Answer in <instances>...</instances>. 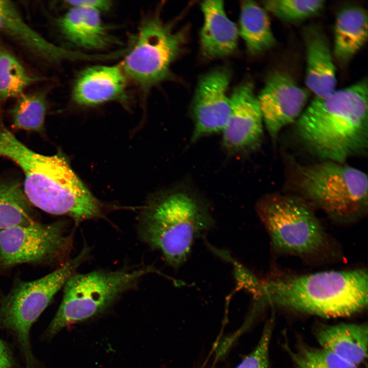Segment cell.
I'll return each mask as SVG.
<instances>
[{
  "mask_svg": "<svg viewBox=\"0 0 368 368\" xmlns=\"http://www.w3.org/2000/svg\"><path fill=\"white\" fill-rule=\"evenodd\" d=\"M273 323L269 321L256 347L236 368H269L268 350Z\"/></svg>",
  "mask_w": 368,
  "mask_h": 368,
  "instance_id": "obj_27",
  "label": "cell"
},
{
  "mask_svg": "<svg viewBox=\"0 0 368 368\" xmlns=\"http://www.w3.org/2000/svg\"><path fill=\"white\" fill-rule=\"evenodd\" d=\"M12 360L8 349L0 339V368H11Z\"/></svg>",
  "mask_w": 368,
  "mask_h": 368,
  "instance_id": "obj_29",
  "label": "cell"
},
{
  "mask_svg": "<svg viewBox=\"0 0 368 368\" xmlns=\"http://www.w3.org/2000/svg\"><path fill=\"white\" fill-rule=\"evenodd\" d=\"M288 351L298 368H357L356 365L323 348L300 344L294 351Z\"/></svg>",
  "mask_w": 368,
  "mask_h": 368,
  "instance_id": "obj_26",
  "label": "cell"
},
{
  "mask_svg": "<svg viewBox=\"0 0 368 368\" xmlns=\"http://www.w3.org/2000/svg\"><path fill=\"white\" fill-rule=\"evenodd\" d=\"M297 185L305 199L336 221L348 222L367 209V177L363 171L330 160L298 167Z\"/></svg>",
  "mask_w": 368,
  "mask_h": 368,
  "instance_id": "obj_5",
  "label": "cell"
},
{
  "mask_svg": "<svg viewBox=\"0 0 368 368\" xmlns=\"http://www.w3.org/2000/svg\"><path fill=\"white\" fill-rule=\"evenodd\" d=\"M240 24V34L252 54L264 52L275 44L269 16L266 10L256 2H242Z\"/></svg>",
  "mask_w": 368,
  "mask_h": 368,
  "instance_id": "obj_21",
  "label": "cell"
},
{
  "mask_svg": "<svg viewBox=\"0 0 368 368\" xmlns=\"http://www.w3.org/2000/svg\"><path fill=\"white\" fill-rule=\"evenodd\" d=\"M47 103L45 95L41 92L23 94L10 110L12 127L42 133L44 131Z\"/></svg>",
  "mask_w": 368,
  "mask_h": 368,
  "instance_id": "obj_24",
  "label": "cell"
},
{
  "mask_svg": "<svg viewBox=\"0 0 368 368\" xmlns=\"http://www.w3.org/2000/svg\"><path fill=\"white\" fill-rule=\"evenodd\" d=\"M153 270L151 267H142L75 273L63 286L62 300L49 326L48 333L54 335L70 325L103 312Z\"/></svg>",
  "mask_w": 368,
  "mask_h": 368,
  "instance_id": "obj_6",
  "label": "cell"
},
{
  "mask_svg": "<svg viewBox=\"0 0 368 368\" xmlns=\"http://www.w3.org/2000/svg\"><path fill=\"white\" fill-rule=\"evenodd\" d=\"M64 222L36 221L0 232V266L9 268L25 263L63 260L73 245V236Z\"/></svg>",
  "mask_w": 368,
  "mask_h": 368,
  "instance_id": "obj_10",
  "label": "cell"
},
{
  "mask_svg": "<svg viewBox=\"0 0 368 368\" xmlns=\"http://www.w3.org/2000/svg\"><path fill=\"white\" fill-rule=\"evenodd\" d=\"M0 157L21 170L23 191L31 204L47 213L65 215L76 223L102 218L105 208L84 185L66 159L29 148L0 121Z\"/></svg>",
  "mask_w": 368,
  "mask_h": 368,
  "instance_id": "obj_1",
  "label": "cell"
},
{
  "mask_svg": "<svg viewBox=\"0 0 368 368\" xmlns=\"http://www.w3.org/2000/svg\"><path fill=\"white\" fill-rule=\"evenodd\" d=\"M58 24L66 38L81 48L101 50L114 41L101 18V12L97 10L71 7Z\"/></svg>",
  "mask_w": 368,
  "mask_h": 368,
  "instance_id": "obj_18",
  "label": "cell"
},
{
  "mask_svg": "<svg viewBox=\"0 0 368 368\" xmlns=\"http://www.w3.org/2000/svg\"><path fill=\"white\" fill-rule=\"evenodd\" d=\"M229 98L231 112L223 130V145L233 153L253 150L261 142L263 122L252 84L244 82L237 86Z\"/></svg>",
  "mask_w": 368,
  "mask_h": 368,
  "instance_id": "obj_13",
  "label": "cell"
},
{
  "mask_svg": "<svg viewBox=\"0 0 368 368\" xmlns=\"http://www.w3.org/2000/svg\"><path fill=\"white\" fill-rule=\"evenodd\" d=\"M308 96L285 73L274 72L267 77L257 98L263 122L273 142L284 127L298 119Z\"/></svg>",
  "mask_w": 368,
  "mask_h": 368,
  "instance_id": "obj_11",
  "label": "cell"
},
{
  "mask_svg": "<svg viewBox=\"0 0 368 368\" xmlns=\"http://www.w3.org/2000/svg\"><path fill=\"white\" fill-rule=\"evenodd\" d=\"M66 2L71 7L88 8L101 12L108 10L112 6L111 2L107 0H77L67 1Z\"/></svg>",
  "mask_w": 368,
  "mask_h": 368,
  "instance_id": "obj_28",
  "label": "cell"
},
{
  "mask_svg": "<svg viewBox=\"0 0 368 368\" xmlns=\"http://www.w3.org/2000/svg\"><path fill=\"white\" fill-rule=\"evenodd\" d=\"M230 80L231 74L225 68L213 70L200 79L192 104L195 127L192 142L223 131L226 127L231 112L227 95Z\"/></svg>",
  "mask_w": 368,
  "mask_h": 368,
  "instance_id": "obj_12",
  "label": "cell"
},
{
  "mask_svg": "<svg viewBox=\"0 0 368 368\" xmlns=\"http://www.w3.org/2000/svg\"><path fill=\"white\" fill-rule=\"evenodd\" d=\"M184 29L176 30L160 16H148L141 23L125 52L121 66L144 91L167 79L170 66L186 41Z\"/></svg>",
  "mask_w": 368,
  "mask_h": 368,
  "instance_id": "obj_9",
  "label": "cell"
},
{
  "mask_svg": "<svg viewBox=\"0 0 368 368\" xmlns=\"http://www.w3.org/2000/svg\"><path fill=\"white\" fill-rule=\"evenodd\" d=\"M306 49L307 86L323 98L335 90L337 83L336 69L327 39L317 27L309 26L304 31Z\"/></svg>",
  "mask_w": 368,
  "mask_h": 368,
  "instance_id": "obj_16",
  "label": "cell"
},
{
  "mask_svg": "<svg viewBox=\"0 0 368 368\" xmlns=\"http://www.w3.org/2000/svg\"><path fill=\"white\" fill-rule=\"evenodd\" d=\"M367 274L362 269L327 271L271 278L262 295L274 305L324 317L349 316L367 305Z\"/></svg>",
  "mask_w": 368,
  "mask_h": 368,
  "instance_id": "obj_3",
  "label": "cell"
},
{
  "mask_svg": "<svg viewBox=\"0 0 368 368\" xmlns=\"http://www.w3.org/2000/svg\"><path fill=\"white\" fill-rule=\"evenodd\" d=\"M366 324H341L319 328L316 339L321 348L357 365L367 357Z\"/></svg>",
  "mask_w": 368,
  "mask_h": 368,
  "instance_id": "obj_19",
  "label": "cell"
},
{
  "mask_svg": "<svg viewBox=\"0 0 368 368\" xmlns=\"http://www.w3.org/2000/svg\"><path fill=\"white\" fill-rule=\"evenodd\" d=\"M0 34L48 63L90 59L88 54L70 51L47 40L25 21L15 5L10 1L0 0Z\"/></svg>",
  "mask_w": 368,
  "mask_h": 368,
  "instance_id": "obj_14",
  "label": "cell"
},
{
  "mask_svg": "<svg viewBox=\"0 0 368 368\" xmlns=\"http://www.w3.org/2000/svg\"><path fill=\"white\" fill-rule=\"evenodd\" d=\"M204 24L200 32L203 53L210 58L223 57L236 49L238 30L224 10L221 1H206L201 4Z\"/></svg>",
  "mask_w": 368,
  "mask_h": 368,
  "instance_id": "obj_17",
  "label": "cell"
},
{
  "mask_svg": "<svg viewBox=\"0 0 368 368\" xmlns=\"http://www.w3.org/2000/svg\"><path fill=\"white\" fill-rule=\"evenodd\" d=\"M256 210L277 251L307 256L319 252L327 245L323 226L303 199L269 194L258 201Z\"/></svg>",
  "mask_w": 368,
  "mask_h": 368,
  "instance_id": "obj_7",
  "label": "cell"
},
{
  "mask_svg": "<svg viewBox=\"0 0 368 368\" xmlns=\"http://www.w3.org/2000/svg\"><path fill=\"white\" fill-rule=\"evenodd\" d=\"M72 98L75 103L83 106L113 101L126 104L127 81L121 65H96L85 68L74 82Z\"/></svg>",
  "mask_w": 368,
  "mask_h": 368,
  "instance_id": "obj_15",
  "label": "cell"
},
{
  "mask_svg": "<svg viewBox=\"0 0 368 368\" xmlns=\"http://www.w3.org/2000/svg\"><path fill=\"white\" fill-rule=\"evenodd\" d=\"M30 204L19 183L0 180V232L34 222Z\"/></svg>",
  "mask_w": 368,
  "mask_h": 368,
  "instance_id": "obj_22",
  "label": "cell"
},
{
  "mask_svg": "<svg viewBox=\"0 0 368 368\" xmlns=\"http://www.w3.org/2000/svg\"><path fill=\"white\" fill-rule=\"evenodd\" d=\"M208 209L200 199L183 190L156 194L139 215V237L158 251L170 265L179 267L187 260L196 239L214 225Z\"/></svg>",
  "mask_w": 368,
  "mask_h": 368,
  "instance_id": "obj_4",
  "label": "cell"
},
{
  "mask_svg": "<svg viewBox=\"0 0 368 368\" xmlns=\"http://www.w3.org/2000/svg\"><path fill=\"white\" fill-rule=\"evenodd\" d=\"M89 250L85 246L78 255L52 272L35 280L17 283L2 298L0 325L16 335L29 368L34 361L29 339L32 325L85 261Z\"/></svg>",
  "mask_w": 368,
  "mask_h": 368,
  "instance_id": "obj_8",
  "label": "cell"
},
{
  "mask_svg": "<svg viewBox=\"0 0 368 368\" xmlns=\"http://www.w3.org/2000/svg\"><path fill=\"white\" fill-rule=\"evenodd\" d=\"M42 78L32 75L9 50L0 45V104L24 94Z\"/></svg>",
  "mask_w": 368,
  "mask_h": 368,
  "instance_id": "obj_23",
  "label": "cell"
},
{
  "mask_svg": "<svg viewBox=\"0 0 368 368\" xmlns=\"http://www.w3.org/2000/svg\"><path fill=\"white\" fill-rule=\"evenodd\" d=\"M296 122L300 140L325 160L344 164L364 155L368 147L367 80L315 97Z\"/></svg>",
  "mask_w": 368,
  "mask_h": 368,
  "instance_id": "obj_2",
  "label": "cell"
},
{
  "mask_svg": "<svg viewBox=\"0 0 368 368\" xmlns=\"http://www.w3.org/2000/svg\"><path fill=\"white\" fill-rule=\"evenodd\" d=\"M367 39V14L362 8L351 7L341 10L334 27L333 52L336 59L345 63L365 44Z\"/></svg>",
  "mask_w": 368,
  "mask_h": 368,
  "instance_id": "obj_20",
  "label": "cell"
},
{
  "mask_svg": "<svg viewBox=\"0 0 368 368\" xmlns=\"http://www.w3.org/2000/svg\"><path fill=\"white\" fill-rule=\"evenodd\" d=\"M262 3L265 10L289 22H297L314 16L325 5L322 0H269Z\"/></svg>",
  "mask_w": 368,
  "mask_h": 368,
  "instance_id": "obj_25",
  "label": "cell"
}]
</instances>
